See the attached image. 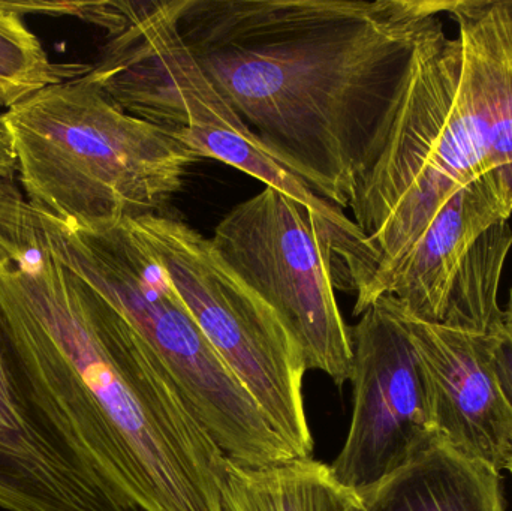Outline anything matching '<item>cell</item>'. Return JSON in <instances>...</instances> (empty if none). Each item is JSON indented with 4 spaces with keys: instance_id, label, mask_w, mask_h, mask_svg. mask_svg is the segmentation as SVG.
Here are the masks:
<instances>
[{
    "instance_id": "cell-21",
    "label": "cell",
    "mask_w": 512,
    "mask_h": 511,
    "mask_svg": "<svg viewBox=\"0 0 512 511\" xmlns=\"http://www.w3.org/2000/svg\"><path fill=\"white\" fill-rule=\"evenodd\" d=\"M507 2L508 15H510L511 27H512V0H505Z\"/></svg>"
},
{
    "instance_id": "cell-22",
    "label": "cell",
    "mask_w": 512,
    "mask_h": 511,
    "mask_svg": "<svg viewBox=\"0 0 512 511\" xmlns=\"http://www.w3.org/2000/svg\"><path fill=\"white\" fill-rule=\"evenodd\" d=\"M511 465H512V447H511L510 464H508V467H511Z\"/></svg>"
},
{
    "instance_id": "cell-19",
    "label": "cell",
    "mask_w": 512,
    "mask_h": 511,
    "mask_svg": "<svg viewBox=\"0 0 512 511\" xmlns=\"http://www.w3.org/2000/svg\"><path fill=\"white\" fill-rule=\"evenodd\" d=\"M17 171L14 137L5 116H0V180H11Z\"/></svg>"
},
{
    "instance_id": "cell-5",
    "label": "cell",
    "mask_w": 512,
    "mask_h": 511,
    "mask_svg": "<svg viewBox=\"0 0 512 511\" xmlns=\"http://www.w3.org/2000/svg\"><path fill=\"white\" fill-rule=\"evenodd\" d=\"M36 215L51 254L98 291L152 348L228 459L264 467L297 458L201 332L129 219L87 231L39 210Z\"/></svg>"
},
{
    "instance_id": "cell-1",
    "label": "cell",
    "mask_w": 512,
    "mask_h": 511,
    "mask_svg": "<svg viewBox=\"0 0 512 511\" xmlns=\"http://www.w3.org/2000/svg\"><path fill=\"white\" fill-rule=\"evenodd\" d=\"M0 323L75 443L132 503L224 511L228 456L131 324L51 254L11 180H0Z\"/></svg>"
},
{
    "instance_id": "cell-18",
    "label": "cell",
    "mask_w": 512,
    "mask_h": 511,
    "mask_svg": "<svg viewBox=\"0 0 512 511\" xmlns=\"http://www.w3.org/2000/svg\"><path fill=\"white\" fill-rule=\"evenodd\" d=\"M495 369L499 386L512 408V332L505 329L499 335L495 353Z\"/></svg>"
},
{
    "instance_id": "cell-10",
    "label": "cell",
    "mask_w": 512,
    "mask_h": 511,
    "mask_svg": "<svg viewBox=\"0 0 512 511\" xmlns=\"http://www.w3.org/2000/svg\"><path fill=\"white\" fill-rule=\"evenodd\" d=\"M0 510L144 511L84 455L27 374L2 323Z\"/></svg>"
},
{
    "instance_id": "cell-11",
    "label": "cell",
    "mask_w": 512,
    "mask_h": 511,
    "mask_svg": "<svg viewBox=\"0 0 512 511\" xmlns=\"http://www.w3.org/2000/svg\"><path fill=\"white\" fill-rule=\"evenodd\" d=\"M381 299L402 321L411 339L439 443L499 473L507 470L512 408L495 369L501 333L483 335L430 323L406 312L393 297Z\"/></svg>"
},
{
    "instance_id": "cell-12",
    "label": "cell",
    "mask_w": 512,
    "mask_h": 511,
    "mask_svg": "<svg viewBox=\"0 0 512 511\" xmlns=\"http://www.w3.org/2000/svg\"><path fill=\"white\" fill-rule=\"evenodd\" d=\"M512 209L493 171L457 191L408 254L376 288L373 303L393 297L420 320L441 324L457 270L478 239L508 221Z\"/></svg>"
},
{
    "instance_id": "cell-14",
    "label": "cell",
    "mask_w": 512,
    "mask_h": 511,
    "mask_svg": "<svg viewBox=\"0 0 512 511\" xmlns=\"http://www.w3.org/2000/svg\"><path fill=\"white\" fill-rule=\"evenodd\" d=\"M456 18L477 72L493 173L512 209V27L505 0H453Z\"/></svg>"
},
{
    "instance_id": "cell-3",
    "label": "cell",
    "mask_w": 512,
    "mask_h": 511,
    "mask_svg": "<svg viewBox=\"0 0 512 511\" xmlns=\"http://www.w3.org/2000/svg\"><path fill=\"white\" fill-rule=\"evenodd\" d=\"M490 171L486 111L471 51L462 36L448 38L438 21L409 59L349 204L376 258L375 275L355 302L357 317L445 203Z\"/></svg>"
},
{
    "instance_id": "cell-16",
    "label": "cell",
    "mask_w": 512,
    "mask_h": 511,
    "mask_svg": "<svg viewBox=\"0 0 512 511\" xmlns=\"http://www.w3.org/2000/svg\"><path fill=\"white\" fill-rule=\"evenodd\" d=\"M511 248L508 221L493 225L475 242L454 276L441 324L483 335L504 332L499 285Z\"/></svg>"
},
{
    "instance_id": "cell-17",
    "label": "cell",
    "mask_w": 512,
    "mask_h": 511,
    "mask_svg": "<svg viewBox=\"0 0 512 511\" xmlns=\"http://www.w3.org/2000/svg\"><path fill=\"white\" fill-rule=\"evenodd\" d=\"M92 65L54 63L14 2L0 0V105L12 108L53 84L87 74Z\"/></svg>"
},
{
    "instance_id": "cell-7",
    "label": "cell",
    "mask_w": 512,
    "mask_h": 511,
    "mask_svg": "<svg viewBox=\"0 0 512 511\" xmlns=\"http://www.w3.org/2000/svg\"><path fill=\"white\" fill-rule=\"evenodd\" d=\"M167 270L216 353L297 458H312L306 363L276 311L218 254L212 240L170 215L129 219Z\"/></svg>"
},
{
    "instance_id": "cell-4",
    "label": "cell",
    "mask_w": 512,
    "mask_h": 511,
    "mask_svg": "<svg viewBox=\"0 0 512 511\" xmlns=\"http://www.w3.org/2000/svg\"><path fill=\"white\" fill-rule=\"evenodd\" d=\"M24 197L65 224L98 231L168 215L197 152L114 104L84 74L9 108Z\"/></svg>"
},
{
    "instance_id": "cell-15",
    "label": "cell",
    "mask_w": 512,
    "mask_h": 511,
    "mask_svg": "<svg viewBox=\"0 0 512 511\" xmlns=\"http://www.w3.org/2000/svg\"><path fill=\"white\" fill-rule=\"evenodd\" d=\"M360 495L313 458L249 467L228 459L224 511H357Z\"/></svg>"
},
{
    "instance_id": "cell-8",
    "label": "cell",
    "mask_w": 512,
    "mask_h": 511,
    "mask_svg": "<svg viewBox=\"0 0 512 511\" xmlns=\"http://www.w3.org/2000/svg\"><path fill=\"white\" fill-rule=\"evenodd\" d=\"M225 263L282 318L307 371L337 387L351 380V327L337 303L334 243L327 225L279 189L265 186L234 207L212 239Z\"/></svg>"
},
{
    "instance_id": "cell-9",
    "label": "cell",
    "mask_w": 512,
    "mask_h": 511,
    "mask_svg": "<svg viewBox=\"0 0 512 511\" xmlns=\"http://www.w3.org/2000/svg\"><path fill=\"white\" fill-rule=\"evenodd\" d=\"M352 417L334 476L360 491L439 444L402 321L376 300L351 327Z\"/></svg>"
},
{
    "instance_id": "cell-23",
    "label": "cell",
    "mask_w": 512,
    "mask_h": 511,
    "mask_svg": "<svg viewBox=\"0 0 512 511\" xmlns=\"http://www.w3.org/2000/svg\"><path fill=\"white\" fill-rule=\"evenodd\" d=\"M507 471H508V473H510V474H511V476H512V465H511V467H508V468H507Z\"/></svg>"
},
{
    "instance_id": "cell-13",
    "label": "cell",
    "mask_w": 512,
    "mask_h": 511,
    "mask_svg": "<svg viewBox=\"0 0 512 511\" xmlns=\"http://www.w3.org/2000/svg\"><path fill=\"white\" fill-rule=\"evenodd\" d=\"M357 492V511H507L502 473L441 443Z\"/></svg>"
},
{
    "instance_id": "cell-20",
    "label": "cell",
    "mask_w": 512,
    "mask_h": 511,
    "mask_svg": "<svg viewBox=\"0 0 512 511\" xmlns=\"http://www.w3.org/2000/svg\"><path fill=\"white\" fill-rule=\"evenodd\" d=\"M505 329L512 332V287L508 296L507 308L504 309Z\"/></svg>"
},
{
    "instance_id": "cell-6",
    "label": "cell",
    "mask_w": 512,
    "mask_h": 511,
    "mask_svg": "<svg viewBox=\"0 0 512 511\" xmlns=\"http://www.w3.org/2000/svg\"><path fill=\"white\" fill-rule=\"evenodd\" d=\"M123 21L107 33L98 62L87 72L123 111L158 126L201 158L231 165L279 189L322 219L334 255L351 275L375 261L372 246L342 209L316 197L265 155L248 126L207 77L179 30L182 0H119Z\"/></svg>"
},
{
    "instance_id": "cell-2",
    "label": "cell",
    "mask_w": 512,
    "mask_h": 511,
    "mask_svg": "<svg viewBox=\"0 0 512 511\" xmlns=\"http://www.w3.org/2000/svg\"><path fill=\"white\" fill-rule=\"evenodd\" d=\"M447 0H182L179 30L259 147L345 209Z\"/></svg>"
}]
</instances>
